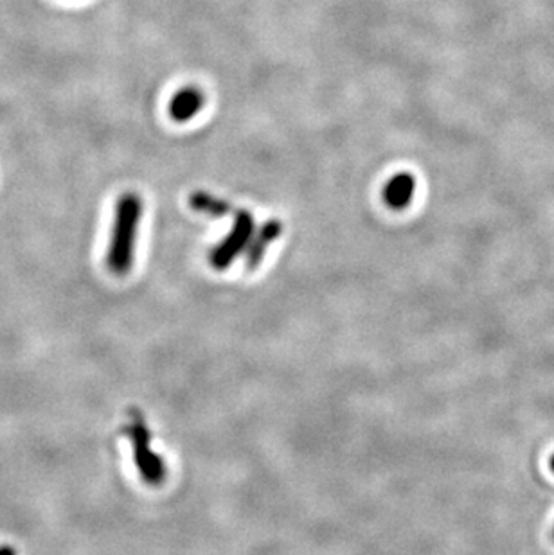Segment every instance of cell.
I'll list each match as a JSON object with an SVG mask.
<instances>
[{
	"label": "cell",
	"mask_w": 554,
	"mask_h": 555,
	"mask_svg": "<svg viewBox=\"0 0 554 555\" xmlns=\"http://www.w3.org/2000/svg\"><path fill=\"white\" fill-rule=\"evenodd\" d=\"M143 216L141 196L125 193L119 196L114 214V229L107 252L108 270L114 275H126L132 270L135 257V239Z\"/></svg>",
	"instance_id": "cell-1"
},
{
	"label": "cell",
	"mask_w": 554,
	"mask_h": 555,
	"mask_svg": "<svg viewBox=\"0 0 554 555\" xmlns=\"http://www.w3.org/2000/svg\"><path fill=\"white\" fill-rule=\"evenodd\" d=\"M125 433L132 442L135 464L144 482L150 485H161L166 478V466L161 457L152 450V433L146 428L143 417L135 410L130 412V423L125 426Z\"/></svg>",
	"instance_id": "cell-2"
},
{
	"label": "cell",
	"mask_w": 554,
	"mask_h": 555,
	"mask_svg": "<svg viewBox=\"0 0 554 555\" xmlns=\"http://www.w3.org/2000/svg\"><path fill=\"white\" fill-rule=\"evenodd\" d=\"M254 227L256 225H254L251 212H236L233 229L211 254V263H213L216 270H225L236 257L247 250L252 234H254Z\"/></svg>",
	"instance_id": "cell-3"
},
{
	"label": "cell",
	"mask_w": 554,
	"mask_h": 555,
	"mask_svg": "<svg viewBox=\"0 0 554 555\" xmlns=\"http://www.w3.org/2000/svg\"><path fill=\"white\" fill-rule=\"evenodd\" d=\"M281 232H283L281 221L270 220L263 227H260L258 232L252 234L249 247L245 250V265L249 270H256L261 265V261L267 254L270 245L281 236Z\"/></svg>",
	"instance_id": "cell-4"
},
{
	"label": "cell",
	"mask_w": 554,
	"mask_h": 555,
	"mask_svg": "<svg viewBox=\"0 0 554 555\" xmlns=\"http://www.w3.org/2000/svg\"><path fill=\"white\" fill-rule=\"evenodd\" d=\"M204 103H206V97L197 87H186V89L179 90L175 96L171 97V119L177 123L191 121L193 117H197Z\"/></svg>",
	"instance_id": "cell-5"
},
{
	"label": "cell",
	"mask_w": 554,
	"mask_h": 555,
	"mask_svg": "<svg viewBox=\"0 0 554 555\" xmlns=\"http://www.w3.org/2000/svg\"><path fill=\"white\" fill-rule=\"evenodd\" d=\"M416 191V180L409 173H398L384 187V202L394 209L402 211L409 207Z\"/></svg>",
	"instance_id": "cell-6"
},
{
	"label": "cell",
	"mask_w": 554,
	"mask_h": 555,
	"mask_svg": "<svg viewBox=\"0 0 554 555\" xmlns=\"http://www.w3.org/2000/svg\"><path fill=\"white\" fill-rule=\"evenodd\" d=\"M189 205L198 212L206 214L211 218H224L231 212V205L224 198H218L215 194L206 191H197L189 196Z\"/></svg>",
	"instance_id": "cell-7"
},
{
	"label": "cell",
	"mask_w": 554,
	"mask_h": 555,
	"mask_svg": "<svg viewBox=\"0 0 554 555\" xmlns=\"http://www.w3.org/2000/svg\"><path fill=\"white\" fill-rule=\"evenodd\" d=\"M0 555H17V550L11 547V545H2L0 547Z\"/></svg>",
	"instance_id": "cell-8"
},
{
	"label": "cell",
	"mask_w": 554,
	"mask_h": 555,
	"mask_svg": "<svg viewBox=\"0 0 554 555\" xmlns=\"http://www.w3.org/2000/svg\"><path fill=\"white\" fill-rule=\"evenodd\" d=\"M551 466H553V469H554V457H553V460H551Z\"/></svg>",
	"instance_id": "cell-9"
}]
</instances>
